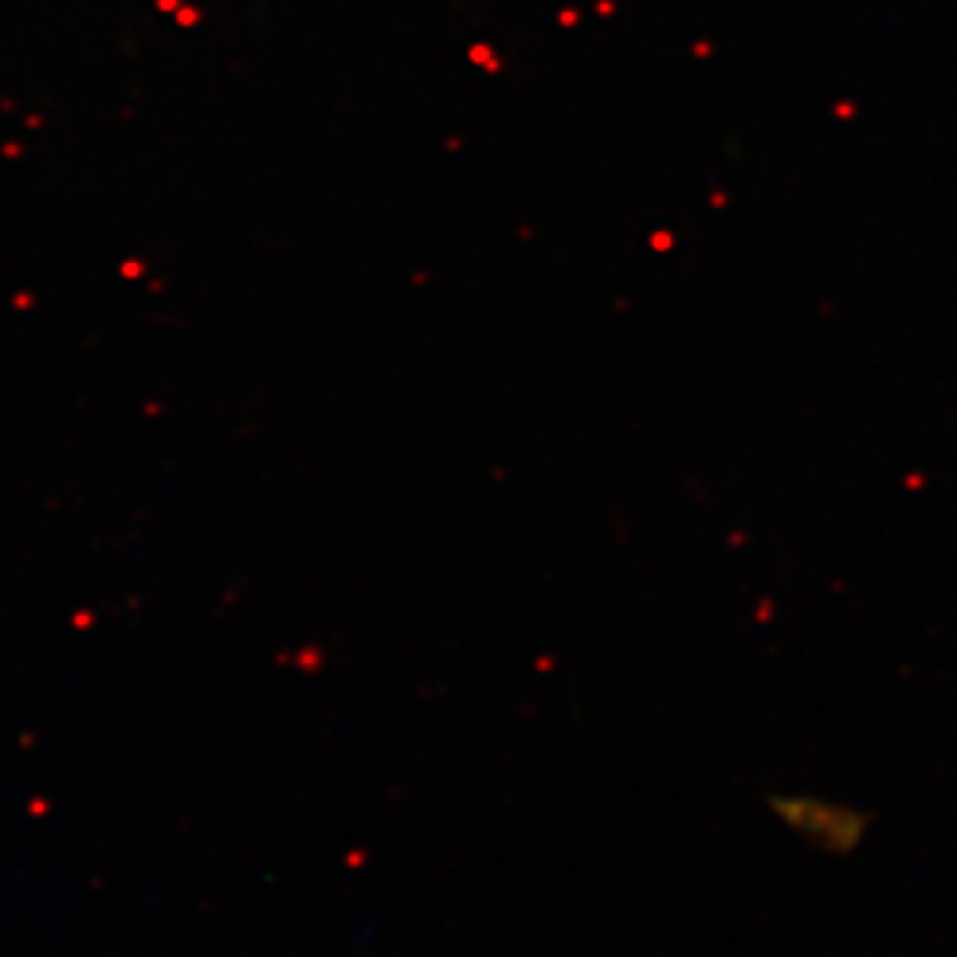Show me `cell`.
<instances>
[{
  "label": "cell",
  "instance_id": "cell-1",
  "mask_svg": "<svg viewBox=\"0 0 957 957\" xmlns=\"http://www.w3.org/2000/svg\"><path fill=\"white\" fill-rule=\"evenodd\" d=\"M768 809L790 834L828 855H852L871 828L867 812L805 793H774L768 796Z\"/></svg>",
  "mask_w": 957,
  "mask_h": 957
}]
</instances>
